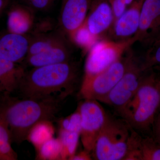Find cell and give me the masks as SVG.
I'll use <instances>...</instances> for the list:
<instances>
[{"label":"cell","mask_w":160,"mask_h":160,"mask_svg":"<svg viewBox=\"0 0 160 160\" xmlns=\"http://www.w3.org/2000/svg\"><path fill=\"white\" fill-rule=\"evenodd\" d=\"M144 0H134L114 22L109 33L111 40L125 41L134 37L139 27L141 9Z\"/></svg>","instance_id":"obj_12"},{"label":"cell","mask_w":160,"mask_h":160,"mask_svg":"<svg viewBox=\"0 0 160 160\" xmlns=\"http://www.w3.org/2000/svg\"><path fill=\"white\" fill-rule=\"evenodd\" d=\"M160 106V78L148 71L134 96L117 112L135 131L142 135L151 136Z\"/></svg>","instance_id":"obj_3"},{"label":"cell","mask_w":160,"mask_h":160,"mask_svg":"<svg viewBox=\"0 0 160 160\" xmlns=\"http://www.w3.org/2000/svg\"><path fill=\"white\" fill-rule=\"evenodd\" d=\"M134 0H108L114 13L115 22L133 2Z\"/></svg>","instance_id":"obj_27"},{"label":"cell","mask_w":160,"mask_h":160,"mask_svg":"<svg viewBox=\"0 0 160 160\" xmlns=\"http://www.w3.org/2000/svg\"><path fill=\"white\" fill-rule=\"evenodd\" d=\"M130 49L120 59L92 77L82 81L77 93L79 100H94L101 102L115 86L126 71Z\"/></svg>","instance_id":"obj_5"},{"label":"cell","mask_w":160,"mask_h":160,"mask_svg":"<svg viewBox=\"0 0 160 160\" xmlns=\"http://www.w3.org/2000/svg\"><path fill=\"white\" fill-rule=\"evenodd\" d=\"M36 151L38 160H62V146L58 138L46 141Z\"/></svg>","instance_id":"obj_21"},{"label":"cell","mask_w":160,"mask_h":160,"mask_svg":"<svg viewBox=\"0 0 160 160\" xmlns=\"http://www.w3.org/2000/svg\"><path fill=\"white\" fill-rule=\"evenodd\" d=\"M135 36L138 42L147 47L160 38V0H144L139 27Z\"/></svg>","instance_id":"obj_9"},{"label":"cell","mask_w":160,"mask_h":160,"mask_svg":"<svg viewBox=\"0 0 160 160\" xmlns=\"http://www.w3.org/2000/svg\"><path fill=\"white\" fill-rule=\"evenodd\" d=\"M12 143L9 131L0 122V160L18 159V155L13 150Z\"/></svg>","instance_id":"obj_23"},{"label":"cell","mask_w":160,"mask_h":160,"mask_svg":"<svg viewBox=\"0 0 160 160\" xmlns=\"http://www.w3.org/2000/svg\"><path fill=\"white\" fill-rule=\"evenodd\" d=\"M146 71H152L160 77V38L148 47L143 59Z\"/></svg>","instance_id":"obj_22"},{"label":"cell","mask_w":160,"mask_h":160,"mask_svg":"<svg viewBox=\"0 0 160 160\" xmlns=\"http://www.w3.org/2000/svg\"><path fill=\"white\" fill-rule=\"evenodd\" d=\"M59 129L81 132V118L78 109L69 116L58 121Z\"/></svg>","instance_id":"obj_25"},{"label":"cell","mask_w":160,"mask_h":160,"mask_svg":"<svg viewBox=\"0 0 160 160\" xmlns=\"http://www.w3.org/2000/svg\"><path fill=\"white\" fill-rule=\"evenodd\" d=\"M31 36L9 32L0 35V59L21 64L28 54Z\"/></svg>","instance_id":"obj_13"},{"label":"cell","mask_w":160,"mask_h":160,"mask_svg":"<svg viewBox=\"0 0 160 160\" xmlns=\"http://www.w3.org/2000/svg\"><path fill=\"white\" fill-rule=\"evenodd\" d=\"M62 32L50 31L32 34L27 56L46 51L68 40Z\"/></svg>","instance_id":"obj_18"},{"label":"cell","mask_w":160,"mask_h":160,"mask_svg":"<svg viewBox=\"0 0 160 160\" xmlns=\"http://www.w3.org/2000/svg\"><path fill=\"white\" fill-rule=\"evenodd\" d=\"M137 42L135 36L122 41L103 39L99 40L88 51L82 80L89 79L105 70Z\"/></svg>","instance_id":"obj_6"},{"label":"cell","mask_w":160,"mask_h":160,"mask_svg":"<svg viewBox=\"0 0 160 160\" xmlns=\"http://www.w3.org/2000/svg\"><path fill=\"white\" fill-rule=\"evenodd\" d=\"M55 129L52 121L45 120L36 124L29 132L27 140L38 150L44 143L53 138Z\"/></svg>","instance_id":"obj_19"},{"label":"cell","mask_w":160,"mask_h":160,"mask_svg":"<svg viewBox=\"0 0 160 160\" xmlns=\"http://www.w3.org/2000/svg\"><path fill=\"white\" fill-rule=\"evenodd\" d=\"M55 0H24L25 5L34 12H44L49 11Z\"/></svg>","instance_id":"obj_26"},{"label":"cell","mask_w":160,"mask_h":160,"mask_svg":"<svg viewBox=\"0 0 160 160\" xmlns=\"http://www.w3.org/2000/svg\"><path fill=\"white\" fill-rule=\"evenodd\" d=\"M64 101L49 98L35 100L0 93V122L9 131L12 143L27 140L29 132L37 123L52 121L62 109Z\"/></svg>","instance_id":"obj_2"},{"label":"cell","mask_w":160,"mask_h":160,"mask_svg":"<svg viewBox=\"0 0 160 160\" xmlns=\"http://www.w3.org/2000/svg\"><path fill=\"white\" fill-rule=\"evenodd\" d=\"M73 49L68 40L38 54L26 57L22 65L32 68L66 62L73 60Z\"/></svg>","instance_id":"obj_14"},{"label":"cell","mask_w":160,"mask_h":160,"mask_svg":"<svg viewBox=\"0 0 160 160\" xmlns=\"http://www.w3.org/2000/svg\"><path fill=\"white\" fill-rule=\"evenodd\" d=\"M91 153L84 149L77 154H75L72 157L70 160H92Z\"/></svg>","instance_id":"obj_29"},{"label":"cell","mask_w":160,"mask_h":160,"mask_svg":"<svg viewBox=\"0 0 160 160\" xmlns=\"http://www.w3.org/2000/svg\"><path fill=\"white\" fill-rule=\"evenodd\" d=\"M81 118L80 138L84 149L92 153L108 114L99 102L82 100L78 109Z\"/></svg>","instance_id":"obj_8"},{"label":"cell","mask_w":160,"mask_h":160,"mask_svg":"<svg viewBox=\"0 0 160 160\" xmlns=\"http://www.w3.org/2000/svg\"><path fill=\"white\" fill-rule=\"evenodd\" d=\"M99 40L90 33L85 22L73 33L70 39L71 42L88 51Z\"/></svg>","instance_id":"obj_24"},{"label":"cell","mask_w":160,"mask_h":160,"mask_svg":"<svg viewBox=\"0 0 160 160\" xmlns=\"http://www.w3.org/2000/svg\"><path fill=\"white\" fill-rule=\"evenodd\" d=\"M26 70L22 64L0 59V93H15Z\"/></svg>","instance_id":"obj_17"},{"label":"cell","mask_w":160,"mask_h":160,"mask_svg":"<svg viewBox=\"0 0 160 160\" xmlns=\"http://www.w3.org/2000/svg\"><path fill=\"white\" fill-rule=\"evenodd\" d=\"M11 0H0V14L8 6Z\"/></svg>","instance_id":"obj_30"},{"label":"cell","mask_w":160,"mask_h":160,"mask_svg":"<svg viewBox=\"0 0 160 160\" xmlns=\"http://www.w3.org/2000/svg\"><path fill=\"white\" fill-rule=\"evenodd\" d=\"M92 0H62L59 25L60 30L71 38L85 22Z\"/></svg>","instance_id":"obj_10"},{"label":"cell","mask_w":160,"mask_h":160,"mask_svg":"<svg viewBox=\"0 0 160 160\" xmlns=\"http://www.w3.org/2000/svg\"><path fill=\"white\" fill-rule=\"evenodd\" d=\"M159 77L160 78V77Z\"/></svg>","instance_id":"obj_31"},{"label":"cell","mask_w":160,"mask_h":160,"mask_svg":"<svg viewBox=\"0 0 160 160\" xmlns=\"http://www.w3.org/2000/svg\"><path fill=\"white\" fill-rule=\"evenodd\" d=\"M79 62H66L26 70L16 93L19 97L35 100H65L79 90L82 82Z\"/></svg>","instance_id":"obj_1"},{"label":"cell","mask_w":160,"mask_h":160,"mask_svg":"<svg viewBox=\"0 0 160 160\" xmlns=\"http://www.w3.org/2000/svg\"><path fill=\"white\" fill-rule=\"evenodd\" d=\"M24 5L17 4L8 12L7 26L9 31L19 34H28L34 25V12Z\"/></svg>","instance_id":"obj_16"},{"label":"cell","mask_w":160,"mask_h":160,"mask_svg":"<svg viewBox=\"0 0 160 160\" xmlns=\"http://www.w3.org/2000/svg\"><path fill=\"white\" fill-rule=\"evenodd\" d=\"M132 128L122 118L108 114L92 152L96 160H124Z\"/></svg>","instance_id":"obj_4"},{"label":"cell","mask_w":160,"mask_h":160,"mask_svg":"<svg viewBox=\"0 0 160 160\" xmlns=\"http://www.w3.org/2000/svg\"><path fill=\"white\" fill-rule=\"evenodd\" d=\"M151 136L160 144V106L155 118Z\"/></svg>","instance_id":"obj_28"},{"label":"cell","mask_w":160,"mask_h":160,"mask_svg":"<svg viewBox=\"0 0 160 160\" xmlns=\"http://www.w3.org/2000/svg\"><path fill=\"white\" fill-rule=\"evenodd\" d=\"M80 133L59 129L58 138L62 146V160H69L76 153Z\"/></svg>","instance_id":"obj_20"},{"label":"cell","mask_w":160,"mask_h":160,"mask_svg":"<svg viewBox=\"0 0 160 160\" xmlns=\"http://www.w3.org/2000/svg\"><path fill=\"white\" fill-rule=\"evenodd\" d=\"M126 160H160V144L152 136L138 134L130 144Z\"/></svg>","instance_id":"obj_15"},{"label":"cell","mask_w":160,"mask_h":160,"mask_svg":"<svg viewBox=\"0 0 160 160\" xmlns=\"http://www.w3.org/2000/svg\"><path fill=\"white\" fill-rule=\"evenodd\" d=\"M114 22V13L108 0H92L85 22L90 33L102 39Z\"/></svg>","instance_id":"obj_11"},{"label":"cell","mask_w":160,"mask_h":160,"mask_svg":"<svg viewBox=\"0 0 160 160\" xmlns=\"http://www.w3.org/2000/svg\"><path fill=\"white\" fill-rule=\"evenodd\" d=\"M147 72L144 69L143 60L137 56L131 48L124 74L101 102L112 106L116 112L120 110L134 96Z\"/></svg>","instance_id":"obj_7"}]
</instances>
